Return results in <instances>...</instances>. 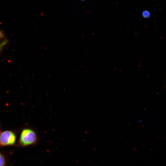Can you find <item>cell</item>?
I'll list each match as a JSON object with an SVG mask.
<instances>
[{
  "label": "cell",
  "instance_id": "obj_7",
  "mask_svg": "<svg viewBox=\"0 0 166 166\" xmlns=\"http://www.w3.org/2000/svg\"><path fill=\"white\" fill-rule=\"evenodd\" d=\"M1 133V131H0V134Z\"/></svg>",
  "mask_w": 166,
  "mask_h": 166
},
{
  "label": "cell",
  "instance_id": "obj_3",
  "mask_svg": "<svg viewBox=\"0 0 166 166\" xmlns=\"http://www.w3.org/2000/svg\"><path fill=\"white\" fill-rule=\"evenodd\" d=\"M5 160L3 156L0 153V166H4Z\"/></svg>",
  "mask_w": 166,
  "mask_h": 166
},
{
  "label": "cell",
  "instance_id": "obj_2",
  "mask_svg": "<svg viewBox=\"0 0 166 166\" xmlns=\"http://www.w3.org/2000/svg\"><path fill=\"white\" fill-rule=\"evenodd\" d=\"M16 139L15 133L11 130H6L0 134V145L5 146L13 145Z\"/></svg>",
  "mask_w": 166,
  "mask_h": 166
},
{
  "label": "cell",
  "instance_id": "obj_5",
  "mask_svg": "<svg viewBox=\"0 0 166 166\" xmlns=\"http://www.w3.org/2000/svg\"><path fill=\"white\" fill-rule=\"evenodd\" d=\"M7 40H5L0 43V52L2 50L4 46L6 45L7 43Z\"/></svg>",
  "mask_w": 166,
  "mask_h": 166
},
{
  "label": "cell",
  "instance_id": "obj_4",
  "mask_svg": "<svg viewBox=\"0 0 166 166\" xmlns=\"http://www.w3.org/2000/svg\"><path fill=\"white\" fill-rule=\"evenodd\" d=\"M142 16L145 18H148L150 16V13L148 10H144L142 13Z\"/></svg>",
  "mask_w": 166,
  "mask_h": 166
},
{
  "label": "cell",
  "instance_id": "obj_6",
  "mask_svg": "<svg viewBox=\"0 0 166 166\" xmlns=\"http://www.w3.org/2000/svg\"><path fill=\"white\" fill-rule=\"evenodd\" d=\"M4 36V34L2 31L0 30V39L3 38Z\"/></svg>",
  "mask_w": 166,
  "mask_h": 166
},
{
  "label": "cell",
  "instance_id": "obj_1",
  "mask_svg": "<svg viewBox=\"0 0 166 166\" xmlns=\"http://www.w3.org/2000/svg\"><path fill=\"white\" fill-rule=\"evenodd\" d=\"M40 136L37 130L32 127L23 128L21 133L19 143L22 146L35 145L39 143Z\"/></svg>",
  "mask_w": 166,
  "mask_h": 166
},
{
  "label": "cell",
  "instance_id": "obj_8",
  "mask_svg": "<svg viewBox=\"0 0 166 166\" xmlns=\"http://www.w3.org/2000/svg\"><path fill=\"white\" fill-rule=\"evenodd\" d=\"M81 0L82 1H84L85 0Z\"/></svg>",
  "mask_w": 166,
  "mask_h": 166
}]
</instances>
